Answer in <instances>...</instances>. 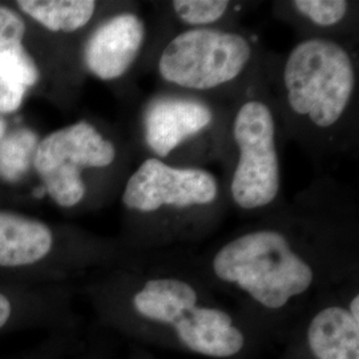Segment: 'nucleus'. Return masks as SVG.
<instances>
[{
  "label": "nucleus",
  "mask_w": 359,
  "mask_h": 359,
  "mask_svg": "<svg viewBox=\"0 0 359 359\" xmlns=\"http://www.w3.org/2000/svg\"><path fill=\"white\" fill-rule=\"evenodd\" d=\"M283 99L305 128L330 133L354 107L357 67L351 52L330 38L298 41L283 65Z\"/></svg>",
  "instance_id": "f257e3e1"
},
{
  "label": "nucleus",
  "mask_w": 359,
  "mask_h": 359,
  "mask_svg": "<svg viewBox=\"0 0 359 359\" xmlns=\"http://www.w3.org/2000/svg\"><path fill=\"white\" fill-rule=\"evenodd\" d=\"M212 270L219 281L237 286L270 310L285 308L314 283L311 265L286 234L270 228L246 231L221 246Z\"/></svg>",
  "instance_id": "f03ea898"
},
{
  "label": "nucleus",
  "mask_w": 359,
  "mask_h": 359,
  "mask_svg": "<svg viewBox=\"0 0 359 359\" xmlns=\"http://www.w3.org/2000/svg\"><path fill=\"white\" fill-rule=\"evenodd\" d=\"M253 56L255 47L244 34L217 27L188 28L165 44L157 72L177 90L209 92L243 77Z\"/></svg>",
  "instance_id": "7ed1b4c3"
},
{
  "label": "nucleus",
  "mask_w": 359,
  "mask_h": 359,
  "mask_svg": "<svg viewBox=\"0 0 359 359\" xmlns=\"http://www.w3.org/2000/svg\"><path fill=\"white\" fill-rule=\"evenodd\" d=\"M117 147L88 120H79L47 133L32 154V167L55 205L72 209L88 193L84 172L112 167Z\"/></svg>",
  "instance_id": "20e7f679"
},
{
  "label": "nucleus",
  "mask_w": 359,
  "mask_h": 359,
  "mask_svg": "<svg viewBox=\"0 0 359 359\" xmlns=\"http://www.w3.org/2000/svg\"><path fill=\"white\" fill-rule=\"evenodd\" d=\"M237 161L231 180L234 205L258 210L271 205L281 192V161L277 120L269 104L248 99L231 121Z\"/></svg>",
  "instance_id": "39448f33"
},
{
  "label": "nucleus",
  "mask_w": 359,
  "mask_h": 359,
  "mask_svg": "<svg viewBox=\"0 0 359 359\" xmlns=\"http://www.w3.org/2000/svg\"><path fill=\"white\" fill-rule=\"evenodd\" d=\"M218 197L219 182L208 169L177 167L151 156L129 175L121 203L137 215L181 213L213 205Z\"/></svg>",
  "instance_id": "423d86ee"
},
{
  "label": "nucleus",
  "mask_w": 359,
  "mask_h": 359,
  "mask_svg": "<svg viewBox=\"0 0 359 359\" xmlns=\"http://www.w3.org/2000/svg\"><path fill=\"white\" fill-rule=\"evenodd\" d=\"M215 123L213 108L189 95H161L142 114V139L152 157L164 160Z\"/></svg>",
  "instance_id": "0eeeda50"
},
{
  "label": "nucleus",
  "mask_w": 359,
  "mask_h": 359,
  "mask_svg": "<svg viewBox=\"0 0 359 359\" xmlns=\"http://www.w3.org/2000/svg\"><path fill=\"white\" fill-rule=\"evenodd\" d=\"M147 39L142 16L130 11L115 13L96 27L83 47V63L102 81L126 76L137 62Z\"/></svg>",
  "instance_id": "6e6552de"
},
{
  "label": "nucleus",
  "mask_w": 359,
  "mask_h": 359,
  "mask_svg": "<svg viewBox=\"0 0 359 359\" xmlns=\"http://www.w3.org/2000/svg\"><path fill=\"white\" fill-rule=\"evenodd\" d=\"M55 244V231L43 219L0 209V269L35 266L51 256Z\"/></svg>",
  "instance_id": "1a4fd4ad"
},
{
  "label": "nucleus",
  "mask_w": 359,
  "mask_h": 359,
  "mask_svg": "<svg viewBox=\"0 0 359 359\" xmlns=\"http://www.w3.org/2000/svg\"><path fill=\"white\" fill-rule=\"evenodd\" d=\"M173 326L185 346L206 357L231 358L245 345L244 334L221 309L196 306Z\"/></svg>",
  "instance_id": "9d476101"
},
{
  "label": "nucleus",
  "mask_w": 359,
  "mask_h": 359,
  "mask_svg": "<svg viewBox=\"0 0 359 359\" xmlns=\"http://www.w3.org/2000/svg\"><path fill=\"white\" fill-rule=\"evenodd\" d=\"M197 302L198 294L192 285L175 277L148 280L132 298L140 317L165 325H176L198 306Z\"/></svg>",
  "instance_id": "9b49d317"
},
{
  "label": "nucleus",
  "mask_w": 359,
  "mask_h": 359,
  "mask_svg": "<svg viewBox=\"0 0 359 359\" xmlns=\"http://www.w3.org/2000/svg\"><path fill=\"white\" fill-rule=\"evenodd\" d=\"M308 344L317 359H359V322L347 309H322L309 323Z\"/></svg>",
  "instance_id": "f8f14e48"
},
{
  "label": "nucleus",
  "mask_w": 359,
  "mask_h": 359,
  "mask_svg": "<svg viewBox=\"0 0 359 359\" xmlns=\"http://www.w3.org/2000/svg\"><path fill=\"white\" fill-rule=\"evenodd\" d=\"M26 35V18L0 3V74L31 90L40 83L41 71L27 48Z\"/></svg>",
  "instance_id": "ddd939ff"
},
{
  "label": "nucleus",
  "mask_w": 359,
  "mask_h": 359,
  "mask_svg": "<svg viewBox=\"0 0 359 359\" xmlns=\"http://www.w3.org/2000/svg\"><path fill=\"white\" fill-rule=\"evenodd\" d=\"M25 18L52 34H75L95 18L93 0H19L13 6Z\"/></svg>",
  "instance_id": "4468645a"
},
{
  "label": "nucleus",
  "mask_w": 359,
  "mask_h": 359,
  "mask_svg": "<svg viewBox=\"0 0 359 359\" xmlns=\"http://www.w3.org/2000/svg\"><path fill=\"white\" fill-rule=\"evenodd\" d=\"M170 8L176 19L189 28H208L217 25L231 8L226 0H175Z\"/></svg>",
  "instance_id": "2eb2a0df"
},
{
  "label": "nucleus",
  "mask_w": 359,
  "mask_h": 359,
  "mask_svg": "<svg viewBox=\"0 0 359 359\" xmlns=\"http://www.w3.org/2000/svg\"><path fill=\"white\" fill-rule=\"evenodd\" d=\"M290 7L311 26L333 28L346 19L350 10L345 0H295Z\"/></svg>",
  "instance_id": "dca6fc26"
},
{
  "label": "nucleus",
  "mask_w": 359,
  "mask_h": 359,
  "mask_svg": "<svg viewBox=\"0 0 359 359\" xmlns=\"http://www.w3.org/2000/svg\"><path fill=\"white\" fill-rule=\"evenodd\" d=\"M27 93L25 86L0 74V116L18 112L25 103Z\"/></svg>",
  "instance_id": "f3484780"
},
{
  "label": "nucleus",
  "mask_w": 359,
  "mask_h": 359,
  "mask_svg": "<svg viewBox=\"0 0 359 359\" xmlns=\"http://www.w3.org/2000/svg\"><path fill=\"white\" fill-rule=\"evenodd\" d=\"M13 311H15V306H13V301L3 292H0V330L4 329L13 317Z\"/></svg>",
  "instance_id": "a211bd4d"
},
{
  "label": "nucleus",
  "mask_w": 359,
  "mask_h": 359,
  "mask_svg": "<svg viewBox=\"0 0 359 359\" xmlns=\"http://www.w3.org/2000/svg\"><path fill=\"white\" fill-rule=\"evenodd\" d=\"M348 313L351 314V317L359 322V295L357 294L350 302V306H348Z\"/></svg>",
  "instance_id": "6ab92c4d"
},
{
  "label": "nucleus",
  "mask_w": 359,
  "mask_h": 359,
  "mask_svg": "<svg viewBox=\"0 0 359 359\" xmlns=\"http://www.w3.org/2000/svg\"><path fill=\"white\" fill-rule=\"evenodd\" d=\"M7 130H8V124H7V121L0 116V142L6 139Z\"/></svg>",
  "instance_id": "aec40b11"
}]
</instances>
